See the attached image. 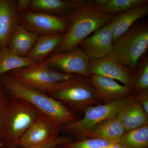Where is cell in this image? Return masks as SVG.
<instances>
[{
	"label": "cell",
	"instance_id": "cell-1",
	"mask_svg": "<svg viewBox=\"0 0 148 148\" xmlns=\"http://www.w3.org/2000/svg\"><path fill=\"white\" fill-rule=\"evenodd\" d=\"M114 15L103 13L93 1H81L77 7L64 18L69 27L55 53L69 52L78 47L92 33L107 24Z\"/></svg>",
	"mask_w": 148,
	"mask_h": 148
},
{
	"label": "cell",
	"instance_id": "cell-2",
	"mask_svg": "<svg viewBox=\"0 0 148 148\" xmlns=\"http://www.w3.org/2000/svg\"><path fill=\"white\" fill-rule=\"evenodd\" d=\"M0 83L11 97L26 101L59 125L68 124L75 119L74 112L63 103L44 92L18 83L10 76L0 77Z\"/></svg>",
	"mask_w": 148,
	"mask_h": 148
},
{
	"label": "cell",
	"instance_id": "cell-3",
	"mask_svg": "<svg viewBox=\"0 0 148 148\" xmlns=\"http://www.w3.org/2000/svg\"><path fill=\"white\" fill-rule=\"evenodd\" d=\"M42 115L24 100L13 97L7 100L0 125V141L11 147L18 145L25 132Z\"/></svg>",
	"mask_w": 148,
	"mask_h": 148
},
{
	"label": "cell",
	"instance_id": "cell-4",
	"mask_svg": "<svg viewBox=\"0 0 148 148\" xmlns=\"http://www.w3.org/2000/svg\"><path fill=\"white\" fill-rule=\"evenodd\" d=\"M148 47L147 24L134 25L114 42L112 53L123 66L135 72Z\"/></svg>",
	"mask_w": 148,
	"mask_h": 148
},
{
	"label": "cell",
	"instance_id": "cell-5",
	"mask_svg": "<svg viewBox=\"0 0 148 148\" xmlns=\"http://www.w3.org/2000/svg\"><path fill=\"white\" fill-rule=\"evenodd\" d=\"M45 94L77 109H85L101 102L89 78L80 76L56 85Z\"/></svg>",
	"mask_w": 148,
	"mask_h": 148
},
{
	"label": "cell",
	"instance_id": "cell-6",
	"mask_svg": "<svg viewBox=\"0 0 148 148\" xmlns=\"http://www.w3.org/2000/svg\"><path fill=\"white\" fill-rule=\"evenodd\" d=\"M9 76L24 86L44 93L60 83L78 76L53 70L43 61L11 71Z\"/></svg>",
	"mask_w": 148,
	"mask_h": 148
},
{
	"label": "cell",
	"instance_id": "cell-7",
	"mask_svg": "<svg viewBox=\"0 0 148 148\" xmlns=\"http://www.w3.org/2000/svg\"><path fill=\"white\" fill-rule=\"evenodd\" d=\"M134 100V95H131L112 103L89 106L84 109L82 118L65 125V130L77 136L86 137L95 125L116 116L123 106Z\"/></svg>",
	"mask_w": 148,
	"mask_h": 148
},
{
	"label": "cell",
	"instance_id": "cell-8",
	"mask_svg": "<svg viewBox=\"0 0 148 148\" xmlns=\"http://www.w3.org/2000/svg\"><path fill=\"white\" fill-rule=\"evenodd\" d=\"M19 18L21 25L38 36L66 34L69 27L64 18L32 11L19 13Z\"/></svg>",
	"mask_w": 148,
	"mask_h": 148
},
{
	"label": "cell",
	"instance_id": "cell-9",
	"mask_svg": "<svg viewBox=\"0 0 148 148\" xmlns=\"http://www.w3.org/2000/svg\"><path fill=\"white\" fill-rule=\"evenodd\" d=\"M90 60L82 49L77 47L69 52L54 53L43 61L58 71L90 78Z\"/></svg>",
	"mask_w": 148,
	"mask_h": 148
},
{
	"label": "cell",
	"instance_id": "cell-10",
	"mask_svg": "<svg viewBox=\"0 0 148 148\" xmlns=\"http://www.w3.org/2000/svg\"><path fill=\"white\" fill-rule=\"evenodd\" d=\"M90 75H98L110 78L130 88L135 72L123 66L112 52L103 58L90 59Z\"/></svg>",
	"mask_w": 148,
	"mask_h": 148
},
{
	"label": "cell",
	"instance_id": "cell-11",
	"mask_svg": "<svg viewBox=\"0 0 148 148\" xmlns=\"http://www.w3.org/2000/svg\"><path fill=\"white\" fill-rule=\"evenodd\" d=\"M60 125L42 115L25 132L18 146L26 148L41 145L58 136Z\"/></svg>",
	"mask_w": 148,
	"mask_h": 148
},
{
	"label": "cell",
	"instance_id": "cell-12",
	"mask_svg": "<svg viewBox=\"0 0 148 148\" xmlns=\"http://www.w3.org/2000/svg\"><path fill=\"white\" fill-rule=\"evenodd\" d=\"M113 43V35L107 23L84 39L79 46L90 59H96L112 53Z\"/></svg>",
	"mask_w": 148,
	"mask_h": 148
},
{
	"label": "cell",
	"instance_id": "cell-13",
	"mask_svg": "<svg viewBox=\"0 0 148 148\" xmlns=\"http://www.w3.org/2000/svg\"><path fill=\"white\" fill-rule=\"evenodd\" d=\"M90 84L101 102L112 103L130 96L132 89L129 86L120 84L115 80L98 75H91Z\"/></svg>",
	"mask_w": 148,
	"mask_h": 148
},
{
	"label": "cell",
	"instance_id": "cell-14",
	"mask_svg": "<svg viewBox=\"0 0 148 148\" xmlns=\"http://www.w3.org/2000/svg\"><path fill=\"white\" fill-rule=\"evenodd\" d=\"M20 25L16 1L0 0V48L7 45L12 35Z\"/></svg>",
	"mask_w": 148,
	"mask_h": 148
},
{
	"label": "cell",
	"instance_id": "cell-15",
	"mask_svg": "<svg viewBox=\"0 0 148 148\" xmlns=\"http://www.w3.org/2000/svg\"><path fill=\"white\" fill-rule=\"evenodd\" d=\"M78 0H30L27 10L65 18L77 7Z\"/></svg>",
	"mask_w": 148,
	"mask_h": 148
},
{
	"label": "cell",
	"instance_id": "cell-16",
	"mask_svg": "<svg viewBox=\"0 0 148 148\" xmlns=\"http://www.w3.org/2000/svg\"><path fill=\"white\" fill-rule=\"evenodd\" d=\"M148 14L147 4L139 6L113 16L108 22L112 32L114 42L133 26L134 23Z\"/></svg>",
	"mask_w": 148,
	"mask_h": 148
},
{
	"label": "cell",
	"instance_id": "cell-17",
	"mask_svg": "<svg viewBox=\"0 0 148 148\" xmlns=\"http://www.w3.org/2000/svg\"><path fill=\"white\" fill-rule=\"evenodd\" d=\"M116 117L126 131L148 124V114L135 100L123 106L119 111Z\"/></svg>",
	"mask_w": 148,
	"mask_h": 148
},
{
	"label": "cell",
	"instance_id": "cell-18",
	"mask_svg": "<svg viewBox=\"0 0 148 148\" xmlns=\"http://www.w3.org/2000/svg\"><path fill=\"white\" fill-rule=\"evenodd\" d=\"M38 37V35L20 25L12 35L7 46L19 56L27 57Z\"/></svg>",
	"mask_w": 148,
	"mask_h": 148
},
{
	"label": "cell",
	"instance_id": "cell-19",
	"mask_svg": "<svg viewBox=\"0 0 148 148\" xmlns=\"http://www.w3.org/2000/svg\"><path fill=\"white\" fill-rule=\"evenodd\" d=\"M126 132L123 125L116 116L95 125L88 134V138H99L116 143Z\"/></svg>",
	"mask_w": 148,
	"mask_h": 148
},
{
	"label": "cell",
	"instance_id": "cell-20",
	"mask_svg": "<svg viewBox=\"0 0 148 148\" xmlns=\"http://www.w3.org/2000/svg\"><path fill=\"white\" fill-rule=\"evenodd\" d=\"M65 35L55 34L39 36L27 57L34 62L41 61L60 46L64 40Z\"/></svg>",
	"mask_w": 148,
	"mask_h": 148
},
{
	"label": "cell",
	"instance_id": "cell-21",
	"mask_svg": "<svg viewBox=\"0 0 148 148\" xmlns=\"http://www.w3.org/2000/svg\"><path fill=\"white\" fill-rule=\"evenodd\" d=\"M36 62L27 57L19 56L7 46L0 48V77L10 72L34 64Z\"/></svg>",
	"mask_w": 148,
	"mask_h": 148
},
{
	"label": "cell",
	"instance_id": "cell-22",
	"mask_svg": "<svg viewBox=\"0 0 148 148\" xmlns=\"http://www.w3.org/2000/svg\"><path fill=\"white\" fill-rule=\"evenodd\" d=\"M118 143L125 148H148V124L126 131Z\"/></svg>",
	"mask_w": 148,
	"mask_h": 148
},
{
	"label": "cell",
	"instance_id": "cell-23",
	"mask_svg": "<svg viewBox=\"0 0 148 148\" xmlns=\"http://www.w3.org/2000/svg\"><path fill=\"white\" fill-rule=\"evenodd\" d=\"M147 0H108L99 7L103 13L113 15L137 7L147 5Z\"/></svg>",
	"mask_w": 148,
	"mask_h": 148
},
{
	"label": "cell",
	"instance_id": "cell-24",
	"mask_svg": "<svg viewBox=\"0 0 148 148\" xmlns=\"http://www.w3.org/2000/svg\"><path fill=\"white\" fill-rule=\"evenodd\" d=\"M130 88L132 91L139 92L148 89V58L145 56L142 59L135 74Z\"/></svg>",
	"mask_w": 148,
	"mask_h": 148
},
{
	"label": "cell",
	"instance_id": "cell-25",
	"mask_svg": "<svg viewBox=\"0 0 148 148\" xmlns=\"http://www.w3.org/2000/svg\"><path fill=\"white\" fill-rule=\"evenodd\" d=\"M115 143L99 138H88L86 140L66 144L71 148H106Z\"/></svg>",
	"mask_w": 148,
	"mask_h": 148
},
{
	"label": "cell",
	"instance_id": "cell-26",
	"mask_svg": "<svg viewBox=\"0 0 148 148\" xmlns=\"http://www.w3.org/2000/svg\"><path fill=\"white\" fill-rule=\"evenodd\" d=\"M70 143V139L68 137L57 136L41 145L26 148H56L61 145H66Z\"/></svg>",
	"mask_w": 148,
	"mask_h": 148
},
{
	"label": "cell",
	"instance_id": "cell-27",
	"mask_svg": "<svg viewBox=\"0 0 148 148\" xmlns=\"http://www.w3.org/2000/svg\"><path fill=\"white\" fill-rule=\"evenodd\" d=\"M134 100L141 105L146 113L148 114V89L141 90L134 95Z\"/></svg>",
	"mask_w": 148,
	"mask_h": 148
},
{
	"label": "cell",
	"instance_id": "cell-28",
	"mask_svg": "<svg viewBox=\"0 0 148 148\" xmlns=\"http://www.w3.org/2000/svg\"><path fill=\"white\" fill-rule=\"evenodd\" d=\"M7 99L3 89L0 85V125H1V120L2 116L5 107Z\"/></svg>",
	"mask_w": 148,
	"mask_h": 148
},
{
	"label": "cell",
	"instance_id": "cell-29",
	"mask_svg": "<svg viewBox=\"0 0 148 148\" xmlns=\"http://www.w3.org/2000/svg\"><path fill=\"white\" fill-rule=\"evenodd\" d=\"M30 0H18L16 1V8L18 13L28 9Z\"/></svg>",
	"mask_w": 148,
	"mask_h": 148
},
{
	"label": "cell",
	"instance_id": "cell-30",
	"mask_svg": "<svg viewBox=\"0 0 148 148\" xmlns=\"http://www.w3.org/2000/svg\"><path fill=\"white\" fill-rule=\"evenodd\" d=\"M106 148H125L123 147L122 145H121L119 143L116 142V143H112L108 147H107Z\"/></svg>",
	"mask_w": 148,
	"mask_h": 148
},
{
	"label": "cell",
	"instance_id": "cell-31",
	"mask_svg": "<svg viewBox=\"0 0 148 148\" xmlns=\"http://www.w3.org/2000/svg\"><path fill=\"white\" fill-rule=\"evenodd\" d=\"M65 148H71L69 147H66H66Z\"/></svg>",
	"mask_w": 148,
	"mask_h": 148
},
{
	"label": "cell",
	"instance_id": "cell-32",
	"mask_svg": "<svg viewBox=\"0 0 148 148\" xmlns=\"http://www.w3.org/2000/svg\"><path fill=\"white\" fill-rule=\"evenodd\" d=\"M0 148H1V147H0Z\"/></svg>",
	"mask_w": 148,
	"mask_h": 148
}]
</instances>
